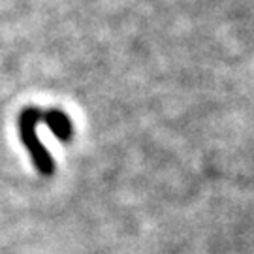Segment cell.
<instances>
[{
    "mask_svg": "<svg viewBox=\"0 0 254 254\" xmlns=\"http://www.w3.org/2000/svg\"><path fill=\"white\" fill-rule=\"evenodd\" d=\"M42 121V111L36 108H27L23 109L21 117H19V134H21V141L23 145L28 149L30 158L36 166V170L42 175H53L55 172V162L51 158V154L47 151L44 143L40 141V137L36 134L38 123Z\"/></svg>",
    "mask_w": 254,
    "mask_h": 254,
    "instance_id": "obj_1",
    "label": "cell"
},
{
    "mask_svg": "<svg viewBox=\"0 0 254 254\" xmlns=\"http://www.w3.org/2000/svg\"><path fill=\"white\" fill-rule=\"evenodd\" d=\"M42 119L46 121V125L55 136L61 141H70L73 136V125L72 119L68 117L61 109H49L47 113H42Z\"/></svg>",
    "mask_w": 254,
    "mask_h": 254,
    "instance_id": "obj_2",
    "label": "cell"
}]
</instances>
